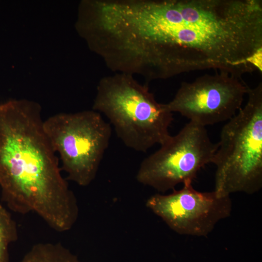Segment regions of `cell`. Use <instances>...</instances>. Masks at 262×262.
Segmentation results:
<instances>
[{
  "instance_id": "obj_7",
  "label": "cell",
  "mask_w": 262,
  "mask_h": 262,
  "mask_svg": "<svg viewBox=\"0 0 262 262\" xmlns=\"http://www.w3.org/2000/svg\"><path fill=\"white\" fill-rule=\"evenodd\" d=\"M248 88L240 77L220 71L182 82L174 98L165 104L171 113L205 127L233 117L242 108Z\"/></svg>"
},
{
  "instance_id": "obj_8",
  "label": "cell",
  "mask_w": 262,
  "mask_h": 262,
  "mask_svg": "<svg viewBox=\"0 0 262 262\" xmlns=\"http://www.w3.org/2000/svg\"><path fill=\"white\" fill-rule=\"evenodd\" d=\"M169 195L155 194L146 206L176 232L183 235L206 236L221 220L229 217L232 210L229 196L215 191L201 192L191 182Z\"/></svg>"
},
{
  "instance_id": "obj_1",
  "label": "cell",
  "mask_w": 262,
  "mask_h": 262,
  "mask_svg": "<svg viewBox=\"0 0 262 262\" xmlns=\"http://www.w3.org/2000/svg\"><path fill=\"white\" fill-rule=\"evenodd\" d=\"M123 34L148 82L207 69L241 78L255 69L247 60L262 48V2L135 0Z\"/></svg>"
},
{
  "instance_id": "obj_4",
  "label": "cell",
  "mask_w": 262,
  "mask_h": 262,
  "mask_svg": "<svg viewBox=\"0 0 262 262\" xmlns=\"http://www.w3.org/2000/svg\"><path fill=\"white\" fill-rule=\"evenodd\" d=\"M244 107L223 127L212 163L221 196L253 194L262 187V84L248 87Z\"/></svg>"
},
{
  "instance_id": "obj_11",
  "label": "cell",
  "mask_w": 262,
  "mask_h": 262,
  "mask_svg": "<svg viewBox=\"0 0 262 262\" xmlns=\"http://www.w3.org/2000/svg\"><path fill=\"white\" fill-rule=\"evenodd\" d=\"M262 48L259 49L247 60V63L255 69L262 71Z\"/></svg>"
},
{
  "instance_id": "obj_5",
  "label": "cell",
  "mask_w": 262,
  "mask_h": 262,
  "mask_svg": "<svg viewBox=\"0 0 262 262\" xmlns=\"http://www.w3.org/2000/svg\"><path fill=\"white\" fill-rule=\"evenodd\" d=\"M43 124L54 151L60 156L67 179L80 186L89 185L108 147L110 124L93 110L57 114Z\"/></svg>"
},
{
  "instance_id": "obj_9",
  "label": "cell",
  "mask_w": 262,
  "mask_h": 262,
  "mask_svg": "<svg viewBox=\"0 0 262 262\" xmlns=\"http://www.w3.org/2000/svg\"><path fill=\"white\" fill-rule=\"evenodd\" d=\"M19 262H81L60 243L35 244Z\"/></svg>"
},
{
  "instance_id": "obj_2",
  "label": "cell",
  "mask_w": 262,
  "mask_h": 262,
  "mask_svg": "<svg viewBox=\"0 0 262 262\" xmlns=\"http://www.w3.org/2000/svg\"><path fill=\"white\" fill-rule=\"evenodd\" d=\"M39 105L26 100L0 104V187L11 211L37 214L59 232L79 215L76 197L61 174Z\"/></svg>"
},
{
  "instance_id": "obj_10",
  "label": "cell",
  "mask_w": 262,
  "mask_h": 262,
  "mask_svg": "<svg viewBox=\"0 0 262 262\" xmlns=\"http://www.w3.org/2000/svg\"><path fill=\"white\" fill-rule=\"evenodd\" d=\"M17 238L16 221L9 211L0 204V262H10L9 246Z\"/></svg>"
},
{
  "instance_id": "obj_6",
  "label": "cell",
  "mask_w": 262,
  "mask_h": 262,
  "mask_svg": "<svg viewBox=\"0 0 262 262\" xmlns=\"http://www.w3.org/2000/svg\"><path fill=\"white\" fill-rule=\"evenodd\" d=\"M141 163L137 181L160 192L192 182L198 172L212 163L218 144L211 140L205 127L189 121Z\"/></svg>"
},
{
  "instance_id": "obj_3",
  "label": "cell",
  "mask_w": 262,
  "mask_h": 262,
  "mask_svg": "<svg viewBox=\"0 0 262 262\" xmlns=\"http://www.w3.org/2000/svg\"><path fill=\"white\" fill-rule=\"evenodd\" d=\"M93 110L103 114L128 147L146 152L171 137L173 113L160 103L147 84L122 73L103 77L97 86Z\"/></svg>"
}]
</instances>
